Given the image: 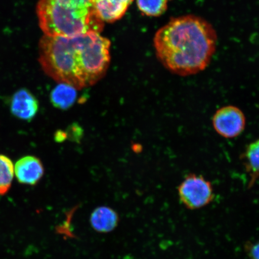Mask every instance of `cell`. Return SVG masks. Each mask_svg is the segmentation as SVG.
Masks as SVG:
<instances>
[{
  "label": "cell",
  "mask_w": 259,
  "mask_h": 259,
  "mask_svg": "<svg viewBox=\"0 0 259 259\" xmlns=\"http://www.w3.org/2000/svg\"><path fill=\"white\" fill-rule=\"evenodd\" d=\"M77 89L69 84L59 83L52 91L50 100L52 104L58 109L66 111L73 106L76 101Z\"/></svg>",
  "instance_id": "obj_10"
},
{
  "label": "cell",
  "mask_w": 259,
  "mask_h": 259,
  "mask_svg": "<svg viewBox=\"0 0 259 259\" xmlns=\"http://www.w3.org/2000/svg\"><path fill=\"white\" fill-rule=\"evenodd\" d=\"M16 178L19 183L34 186L44 175V167L38 158L31 155L22 157L14 166Z\"/></svg>",
  "instance_id": "obj_6"
},
{
  "label": "cell",
  "mask_w": 259,
  "mask_h": 259,
  "mask_svg": "<svg viewBox=\"0 0 259 259\" xmlns=\"http://www.w3.org/2000/svg\"><path fill=\"white\" fill-rule=\"evenodd\" d=\"M111 41L100 33L74 37L44 35L38 61L44 72L58 83L81 90L105 76L111 62Z\"/></svg>",
  "instance_id": "obj_1"
},
{
  "label": "cell",
  "mask_w": 259,
  "mask_h": 259,
  "mask_svg": "<svg viewBox=\"0 0 259 259\" xmlns=\"http://www.w3.org/2000/svg\"><path fill=\"white\" fill-rule=\"evenodd\" d=\"M67 139V135L66 132L58 131L55 135V139L57 142H64Z\"/></svg>",
  "instance_id": "obj_16"
},
{
  "label": "cell",
  "mask_w": 259,
  "mask_h": 259,
  "mask_svg": "<svg viewBox=\"0 0 259 259\" xmlns=\"http://www.w3.org/2000/svg\"><path fill=\"white\" fill-rule=\"evenodd\" d=\"M11 109L16 117L23 120H31L38 112V102L29 91L22 89L13 96Z\"/></svg>",
  "instance_id": "obj_7"
},
{
  "label": "cell",
  "mask_w": 259,
  "mask_h": 259,
  "mask_svg": "<svg viewBox=\"0 0 259 259\" xmlns=\"http://www.w3.org/2000/svg\"><path fill=\"white\" fill-rule=\"evenodd\" d=\"M36 12L41 30L50 36L100 34L104 28L92 0H38Z\"/></svg>",
  "instance_id": "obj_3"
},
{
  "label": "cell",
  "mask_w": 259,
  "mask_h": 259,
  "mask_svg": "<svg viewBox=\"0 0 259 259\" xmlns=\"http://www.w3.org/2000/svg\"><path fill=\"white\" fill-rule=\"evenodd\" d=\"M14 165L9 157L0 154V195H5L11 188L14 177Z\"/></svg>",
  "instance_id": "obj_12"
},
{
  "label": "cell",
  "mask_w": 259,
  "mask_h": 259,
  "mask_svg": "<svg viewBox=\"0 0 259 259\" xmlns=\"http://www.w3.org/2000/svg\"><path fill=\"white\" fill-rule=\"evenodd\" d=\"M91 226L95 231L108 234L114 231L118 226L119 218L118 213L111 207H97L91 214Z\"/></svg>",
  "instance_id": "obj_9"
},
{
  "label": "cell",
  "mask_w": 259,
  "mask_h": 259,
  "mask_svg": "<svg viewBox=\"0 0 259 259\" xmlns=\"http://www.w3.org/2000/svg\"><path fill=\"white\" fill-rule=\"evenodd\" d=\"M66 132L67 138H69L72 141L77 142L80 140L83 135L82 128L76 124H73L70 125Z\"/></svg>",
  "instance_id": "obj_14"
},
{
  "label": "cell",
  "mask_w": 259,
  "mask_h": 259,
  "mask_svg": "<svg viewBox=\"0 0 259 259\" xmlns=\"http://www.w3.org/2000/svg\"><path fill=\"white\" fill-rule=\"evenodd\" d=\"M213 128L221 137L235 138L244 132L246 119L241 110L234 106L223 107L217 111L212 117Z\"/></svg>",
  "instance_id": "obj_5"
},
{
  "label": "cell",
  "mask_w": 259,
  "mask_h": 259,
  "mask_svg": "<svg viewBox=\"0 0 259 259\" xmlns=\"http://www.w3.org/2000/svg\"><path fill=\"white\" fill-rule=\"evenodd\" d=\"M178 191L181 202L190 209L208 205L214 197L211 183L196 174L187 176L178 187Z\"/></svg>",
  "instance_id": "obj_4"
},
{
  "label": "cell",
  "mask_w": 259,
  "mask_h": 259,
  "mask_svg": "<svg viewBox=\"0 0 259 259\" xmlns=\"http://www.w3.org/2000/svg\"><path fill=\"white\" fill-rule=\"evenodd\" d=\"M137 5L142 14L158 17L166 12L168 0H137Z\"/></svg>",
  "instance_id": "obj_13"
},
{
  "label": "cell",
  "mask_w": 259,
  "mask_h": 259,
  "mask_svg": "<svg viewBox=\"0 0 259 259\" xmlns=\"http://www.w3.org/2000/svg\"><path fill=\"white\" fill-rule=\"evenodd\" d=\"M245 249L251 259H259V241L248 242L245 245Z\"/></svg>",
  "instance_id": "obj_15"
},
{
  "label": "cell",
  "mask_w": 259,
  "mask_h": 259,
  "mask_svg": "<svg viewBox=\"0 0 259 259\" xmlns=\"http://www.w3.org/2000/svg\"><path fill=\"white\" fill-rule=\"evenodd\" d=\"M97 15L103 22L112 23L125 14L134 0H92Z\"/></svg>",
  "instance_id": "obj_8"
},
{
  "label": "cell",
  "mask_w": 259,
  "mask_h": 259,
  "mask_svg": "<svg viewBox=\"0 0 259 259\" xmlns=\"http://www.w3.org/2000/svg\"><path fill=\"white\" fill-rule=\"evenodd\" d=\"M245 169L250 176L249 187L254 185L259 178V139L247 146L242 155Z\"/></svg>",
  "instance_id": "obj_11"
},
{
  "label": "cell",
  "mask_w": 259,
  "mask_h": 259,
  "mask_svg": "<svg viewBox=\"0 0 259 259\" xmlns=\"http://www.w3.org/2000/svg\"><path fill=\"white\" fill-rule=\"evenodd\" d=\"M212 25L200 16L173 18L158 30L154 47L160 62L180 76L194 75L209 66L218 45Z\"/></svg>",
  "instance_id": "obj_2"
}]
</instances>
